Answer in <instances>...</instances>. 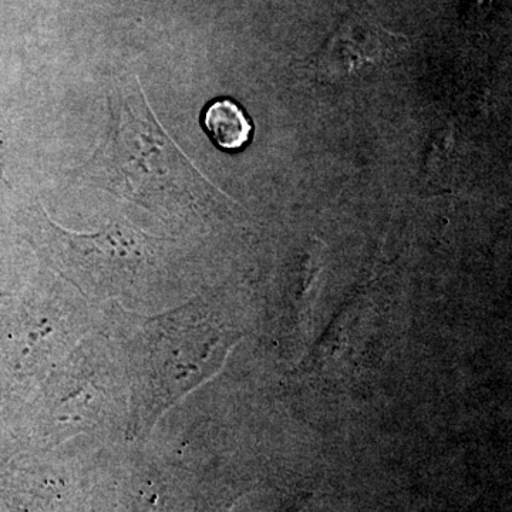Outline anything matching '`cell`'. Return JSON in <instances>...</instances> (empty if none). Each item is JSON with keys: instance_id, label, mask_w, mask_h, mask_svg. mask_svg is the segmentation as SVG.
<instances>
[{"instance_id": "cell-3", "label": "cell", "mask_w": 512, "mask_h": 512, "mask_svg": "<svg viewBox=\"0 0 512 512\" xmlns=\"http://www.w3.org/2000/svg\"><path fill=\"white\" fill-rule=\"evenodd\" d=\"M202 124L212 143L227 153L244 150L251 140L252 123L242 107L231 99L208 104L202 114Z\"/></svg>"}, {"instance_id": "cell-1", "label": "cell", "mask_w": 512, "mask_h": 512, "mask_svg": "<svg viewBox=\"0 0 512 512\" xmlns=\"http://www.w3.org/2000/svg\"><path fill=\"white\" fill-rule=\"evenodd\" d=\"M113 116L109 138L84 171L107 190L144 204L177 194L183 154L158 124L141 87L120 96Z\"/></svg>"}, {"instance_id": "cell-2", "label": "cell", "mask_w": 512, "mask_h": 512, "mask_svg": "<svg viewBox=\"0 0 512 512\" xmlns=\"http://www.w3.org/2000/svg\"><path fill=\"white\" fill-rule=\"evenodd\" d=\"M192 330L190 319L175 316L154 320L147 328L141 355L147 384L153 389V409L164 407L183 394L201 373L195 363L207 362V357L195 356L198 345L191 342L198 333Z\"/></svg>"}]
</instances>
